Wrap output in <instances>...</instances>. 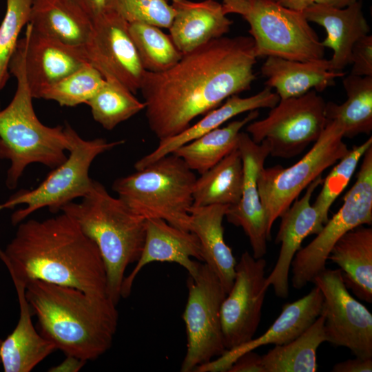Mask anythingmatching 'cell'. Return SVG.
Instances as JSON below:
<instances>
[{"label":"cell","mask_w":372,"mask_h":372,"mask_svg":"<svg viewBox=\"0 0 372 372\" xmlns=\"http://www.w3.org/2000/svg\"><path fill=\"white\" fill-rule=\"evenodd\" d=\"M65 128L70 140L69 156L52 169L34 189L20 191L0 205V209L26 205L25 208L12 214L11 221L14 225L39 209L47 207L51 212L55 213L74 199L83 198L93 184V180L89 176V169L94 158L124 143V141L108 142L101 138L85 140L70 125H66Z\"/></svg>","instance_id":"8"},{"label":"cell","mask_w":372,"mask_h":372,"mask_svg":"<svg viewBox=\"0 0 372 372\" xmlns=\"http://www.w3.org/2000/svg\"><path fill=\"white\" fill-rule=\"evenodd\" d=\"M325 105L315 90L280 99L267 117L247 125V133L256 143H266L269 156L293 158L315 143L325 128Z\"/></svg>","instance_id":"11"},{"label":"cell","mask_w":372,"mask_h":372,"mask_svg":"<svg viewBox=\"0 0 372 372\" xmlns=\"http://www.w3.org/2000/svg\"><path fill=\"white\" fill-rule=\"evenodd\" d=\"M261 72L267 78L266 87L274 89L280 99L300 96L311 90L322 92L344 75L331 71L329 61L324 58L299 61L267 56Z\"/></svg>","instance_id":"25"},{"label":"cell","mask_w":372,"mask_h":372,"mask_svg":"<svg viewBox=\"0 0 372 372\" xmlns=\"http://www.w3.org/2000/svg\"><path fill=\"white\" fill-rule=\"evenodd\" d=\"M229 205H212L190 209L189 231L200 244L203 262L218 276L226 293L235 278L236 260L224 239L223 220Z\"/></svg>","instance_id":"26"},{"label":"cell","mask_w":372,"mask_h":372,"mask_svg":"<svg viewBox=\"0 0 372 372\" xmlns=\"http://www.w3.org/2000/svg\"><path fill=\"white\" fill-rule=\"evenodd\" d=\"M86 103L95 121L107 130L145 109V103L134 96L127 87L112 76Z\"/></svg>","instance_id":"33"},{"label":"cell","mask_w":372,"mask_h":372,"mask_svg":"<svg viewBox=\"0 0 372 372\" xmlns=\"http://www.w3.org/2000/svg\"><path fill=\"white\" fill-rule=\"evenodd\" d=\"M283 6L302 12L307 7L313 4L312 0H278Z\"/></svg>","instance_id":"44"},{"label":"cell","mask_w":372,"mask_h":372,"mask_svg":"<svg viewBox=\"0 0 372 372\" xmlns=\"http://www.w3.org/2000/svg\"><path fill=\"white\" fill-rule=\"evenodd\" d=\"M145 238L141 256L132 271L125 276L121 287V298H127L140 271L152 262H175L184 267L189 276L198 271L203 256L196 235L176 227L161 218L146 219Z\"/></svg>","instance_id":"18"},{"label":"cell","mask_w":372,"mask_h":372,"mask_svg":"<svg viewBox=\"0 0 372 372\" xmlns=\"http://www.w3.org/2000/svg\"><path fill=\"white\" fill-rule=\"evenodd\" d=\"M352 68L350 74L372 76V36L367 34L353 45L351 54Z\"/></svg>","instance_id":"39"},{"label":"cell","mask_w":372,"mask_h":372,"mask_svg":"<svg viewBox=\"0 0 372 372\" xmlns=\"http://www.w3.org/2000/svg\"><path fill=\"white\" fill-rule=\"evenodd\" d=\"M194 172L172 153L136 172L116 179L113 190L145 219L161 218L189 231Z\"/></svg>","instance_id":"6"},{"label":"cell","mask_w":372,"mask_h":372,"mask_svg":"<svg viewBox=\"0 0 372 372\" xmlns=\"http://www.w3.org/2000/svg\"><path fill=\"white\" fill-rule=\"evenodd\" d=\"M358 0H312L313 3L328 6L336 8H344Z\"/></svg>","instance_id":"45"},{"label":"cell","mask_w":372,"mask_h":372,"mask_svg":"<svg viewBox=\"0 0 372 372\" xmlns=\"http://www.w3.org/2000/svg\"><path fill=\"white\" fill-rule=\"evenodd\" d=\"M243 165L238 148L196 178L193 187V206L236 205L241 197Z\"/></svg>","instance_id":"29"},{"label":"cell","mask_w":372,"mask_h":372,"mask_svg":"<svg viewBox=\"0 0 372 372\" xmlns=\"http://www.w3.org/2000/svg\"><path fill=\"white\" fill-rule=\"evenodd\" d=\"M29 23L37 32L73 46H83L92 19L72 0H34Z\"/></svg>","instance_id":"28"},{"label":"cell","mask_w":372,"mask_h":372,"mask_svg":"<svg viewBox=\"0 0 372 372\" xmlns=\"http://www.w3.org/2000/svg\"><path fill=\"white\" fill-rule=\"evenodd\" d=\"M263 258L242 254L235 268V278L220 309V319L227 350L252 338L259 327L267 289Z\"/></svg>","instance_id":"14"},{"label":"cell","mask_w":372,"mask_h":372,"mask_svg":"<svg viewBox=\"0 0 372 372\" xmlns=\"http://www.w3.org/2000/svg\"><path fill=\"white\" fill-rule=\"evenodd\" d=\"M61 211L97 246L105 268L107 294L118 304L125 270L143 251L146 219L95 180L81 203L70 202Z\"/></svg>","instance_id":"4"},{"label":"cell","mask_w":372,"mask_h":372,"mask_svg":"<svg viewBox=\"0 0 372 372\" xmlns=\"http://www.w3.org/2000/svg\"><path fill=\"white\" fill-rule=\"evenodd\" d=\"M258 116V110L249 112L242 119L216 128L179 147L172 153L182 158L190 169L202 174L237 148L242 128Z\"/></svg>","instance_id":"30"},{"label":"cell","mask_w":372,"mask_h":372,"mask_svg":"<svg viewBox=\"0 0 372 372\" xmlns=\"http://www.w3.org/2000/svg\"><path fill=\"white\" fill-rule=\"evenodd\" d=\"M347 95L342 104L326 102L327 121H338L344 129V138L369 134L372 131V76L348 74L342 81Z\"/></svg>","instance_id":"31"},{"label":"cell","mask_w":372,"mask_h":372,"mask_svg":"<svg viewBox=\"0 0 372 372\" xmlns=\"http://www.w3.org/2000/svg\"><path fill=\"white\" fill-rule=\"evenodd\" d=\"M344 129L338 121H327L310 150L297 163L262 167L258 176V193L271 238L274 222L298 198L301 192L349 151L343 141Z\"/></svg>","instance_id":"9"},{"label":"cell","mask_w":372,"mask_h":372,"mask_svg":"<svg viewBox=\"0 0 372 372\" xmlns=\"http://www.w3.org/2000/svg\"><path fill=\"white\" fill-rule=\"evenodd\" d=\"M111 10L129 23L141 22L167 29L174 16L168 0H112Z\"/></svg>","instance_id":"38"},{"label":"cell","mask_w":372,"mask_h":372,"mask_svg":"<svg viewBox=\"0 0 372 372\" xmlns=\"http://www.w3.org/2000/svg\"><path fill=\"white\" fill-rule=\"evenodd\" d=\"M86 361L80 358L66 355V358L59 364L48 370L51 372H77L85 364Z\"/></svg>","instance_id":"43"},{"label":"cell","mask_w":372,"mask_h":372,"mask_svg":"<svg viewBox=\"0 0 372 372\" xmlns=\"http://www.w3.org/2000/svg\"><path fill=\"white\" fill-rule=\"evenodd\" d=\"M372 224V146L364 153L354 185L338 212L324 224L314 239L296 254L291 264L292 285L304 288L326 269L329 254L347 232Z\"/></svg>","instance_id":"10"},{"label":"cell","mask_w":372,"mask_h":372,"mask_svg":"<svg viewBox=\"0 0 372 372\" xmlns=\"http://www.w3.org/2000/svg\"><path fill=\"white\" fill-rule=\"evenodd\" d=\"M0 260L11 277L71 287L108 296L105 265L94 242L68 215L19 223Z\"/></svg>","instance_id":"2"},{"label":"cell","mask_w":372,"mask_h":372,"mask_svg":"<svg viewBox=\"0 0 372 372\" xmlns=\"http://www.w3.org/2000/svg\"><path fill=\"white\" fill-rule=\"evenodd\" d=\"M313 282L323 296L320 315L327 342L357 358H372V314L350 293L341 270L325 269Z\"/></svg>","instance_id":"13"},{"label":"cell","mask_w":372,"mask_h":372,"mask_svg":"<svg viewBox=\"0 0 372 372\" xmlns=\"http://www.w3.org/2000/svg\"><path fill=\"white\" fill-rule=\"evenodd\" d=\"M323 296L315 285L301 298L285 304L279 316L265 333L256 338L227 350L218 358L197 366L195 372H227L234 362L242 354L267 344L281 345L291 342L320 316Z\"/></svg>","instance_id":"20"},{"label":"cell","mask_w":372,"mask_h":372,"mask_svg":"<svg viewBox=\"0 0 372 372\" xmlns=\"http://www.w3.org/2000/svg\"><path fill=\"white\" fill-rule=\"evenodd\" d=\"M1 342H2V340L0 339V347H1ZM0 364H1V360H0Z\"/></svg>","instance_id":"47"},{"label":"cell","mask_w":372,"mask_h":372,"mask_svg":"<svg viewBox=\"0 0 372 372\" xmlns=\"http://www.w3.org/2000/svg\"><path fill=\"white\" fill-rule=\"evenodd\" d=\"M27 81L34 98L46 87L88 63L82 46H73L34 30L30 23L24 37Z\"/></svg>","instance_id":"19"},{"label":"cell","mask_w":372,"mask_h":372,"mask_svg":"<svg viewBox=\"0 0 372 372\" xmlns=\"http://www.w3.org/2000/svg\"><path fill=\"white\" fill-rule=\"evenodd\" d=\"M128 24L113 10L92 19V28L82 46L89 63L103 76L119 81L132 93L140 90L145 70L128 31Z\"/></svg>","instance_id":"15"},{"label":"cell","mask_w":372,"mask_h":372,"mask_svg":"<svg viewBox=\"0 0 372 372\" xmlns=\"http://www.w3.org/2000/svg\"><path fill=\"white\" fill-rule=\"evenodd\" d=\"M19 304V318L13 331L2 340L0 360L4 372H30L56 349L36 331L25 294V283L11 277Z\"/></svg>","instance_id":"24"},{"label":"cell","mask_w":372,"mask_h":372,"mask_svg":"<svg viewBox=\"0 0 372 372\" xmlns=\"http://www.w3.org/2000/svg\"><path fill=\"white\" fill-rule=\"evenodd\" d=\"M21 39L9 63L17 90L8 105L0 110V159L10 161L6 178L10 189L16 187L28 165L38 163L54 169L67 158L65 152L70 147L65 127L45 125L34 112Z\"/></svg>","instance_id":"5"},{"label":"cell","mask_w":372,"mask_h":372,"mask_svg":"<svg viewBox=\"0 0 372 372\" xmlns=\"http://www.w3.org/2000/svg\"><path fill=\"white\" fill-rule=\"evenodd\" d=\"M332 372H371L372 358H360L355 357L354 359L335 364L331 370Z\"/></svg>","instance_id":"41"},{"label":"cell","mask_w":372,"mask_h":372,"mask_svg":"<svg viewBox=\"0 0 372 372\" xmlns=\"http://www.w3.org/2000/svg\"><path fill=\"white\" fill-rule=\"evenodd\" d=\"M237 148L243 165V185L239 202L229 206L225 214L227 221L240 227L248 237L252 256L263 258L267 253V233L265 213L262 205L257 184L260 169L269 156V149L265 143H256L247 132H240Z\"/></svg>","instance_id":"16"},{"label":"cell","mask_w":372,"mask_h":372,"mask_svg":"<svg viewBox=\"0 0 372 372\" xmlns=\"http://www.w3.org/2000/svg\"><path fill=\"white\" fill-rule=\"evenodd\" d=\"M257 57L250 36L222 37L183 54L173 67L145 71L140 90L159 141L175 136L229 96L251 88Z\"/></svg>","instance_id":"1"},{"label":"cell","mask_w":372,"mask_h":372,"mask_svg":"<svg viewBox=\"0 0 372 372\" xmlns=\"http://www.w3.org/2000/svg\"><path fill=\"white\" fill-rule=\"evenodd\" d=\"M92 19L111 10L112 0H72Z\"/></svg>","instance_id":"42"},{"label":"cell","mask_w":372,"mask_h":372,"mask_svg":"<svg viewBox=\"0 0 372 372\" xmlns=\"http://www.w3.org/2000/svg\"><path fill=\"white\" fill-rule=\"evenodd\" d=\"M240 0H223V3H222L223 6H229L231 4H233L234 3H236Z\"/></svg>","instance_id":"46"},{"label":"cell","mask_w":372,"mask_h":372,"mask_svg":"<svg viewBox=\"0 0 372 372\" xmlns=\"http://www.w3.org/2000/svg\"><path fill=\"white\" fill-rule=\"evenodd\" d=\"M172 6L174 16L169 35L182 54L223 37L233 23L215 0H172Z\"/></svg>","instance_id":"22"},{"label":"cell","mask_w":372,"mask_h":372,"mask_svg":"<svg viewBox=\"0 0 372 372\" xmlns=\"http://www.w3.org/2000/svg\"><path fill=\"white\" fill-rule=\"evenodd\" d=\"M328 259L340 267L347 289L372 303V228L360 225L347 232L334 245Z\"/></svg>","instance_id":"27"},{"label":"cell","mask_w":372,"mask_h":372,"mask_svg":"<svg viewBox=\"0 0 372 372\" xmlns=\"http://www.w3.org/2000/svg\"><path fill=\"white\" fill-rule=\"evenodd\" d=\"M128 31L145 71L167 70L183 56L169 35L158 27L134 22L128 24Z\"/></svg>","instance_id":"34"},{"label":"cell","mask_w":372,"mask_h":372,"mask_svg":"<svg viewBox=\"0 0 372 372\" xmlns=\"http://www.w3.org/2000/svg\"><path fill=\"white\" fill-rule=\"evenodd\" d=\"M372 146V137L360 145H355L338 162L329 173L315 202L312 204L324 224L329 220V209L349 184L360 160Z\"/></svg>","instance_id":"36"},{"label":"cell","mask_w":372,"mask_h":372,"mask_svg":"<svg viewBox=\"0 0 372 372\" xmlns=\"http://www.w3.org/2000/svg\"><path fill=\"white\" fill-rule=\"evenodd\" d=\"M279 101L278 95L267 87L251 96L242 98L238 94L229 96L223 104L205 114L196 124L190 125L175 136L159 141L157 147L136 161L134 167L136 170L141 169L158 159L172 154L179 147L220 127L231 118L260 108L271 109Z\"/></svg>","instance_id":"23"},{"label":"cell","mask_w":372,"mask_h":372,"mask_svg":"<svg viewBox=\"0 0 372 372\" xmlns=\"http://www.w3.org/2000/svg\"><path fill=\"white\" fill-rule=\"evenodd\" d=\"M25 294L41 335L65 355L87 362L111 347L118 312L108 296L38 280L25 284Z\"/></svg>","instance_id":"3"},{"label":"cell","mask_w":372,"mask_h":372,"mask_svg":"<svg viewBox=\"0 0 372 372\" xmlns=\"http://www.w3.org/2000/svg\"><path fill=\"white\" fill-rule=\"evenodd\" d=\"M34 0H6L4 17L0 25V90L9 77V63L19 42V36L30 21Z\"/></svg>","instance_id":"37"},{"label":"cell","mask_w":372,"mask_h":372,"mask_svg":"<svg viewBox=\"0 0 372 372\" xmlns=\"http://www.w3.org/2000/svg\"><path fill=\"white\" fill-rule=\"evenodd\" d=\"M322 182V176H318L306 188L303 196L294 200L280 217L281 221L275 243L280 244V249L273 269L266 278V285L271 286L275 295L280 298L289 296L291 264L302 242L307 236L316 235L324 225L311 203L312 194Z\"/></svg>","instance_id":"17"},{"label":"cell","mask_w":372,"mask_h":372,"mask_svg":"<svg viewBox=\"0 0 372 372\" xmlns=\"http://www.w3.org/2000/svg\"><path fill=\"white\" fill-rule=\"evenodd\" d=\"M322 315L299 336L275 347L262 356L265 372H315L317 350L327 342Z\"/></svg>","instance_id":"32"},{"label":"cell","mask_w":372,"mask_h":372,"mask_svg":"<svg viewBox=\"0 0 372 372\" xmlns=\"http://www.w3.org/2000/svg\"><path fill=\"white\" fill-rule=\"evenodd\" d=\"M188 298L183 315L187 333V351L181 372H193L226 351L220 319L227 293L218 276L205 264L188 276Z\"/></svg>","instance_id":"12"},{"label":"cell","mask_w":372,"mask_h":372,"mask_svg":"<svg viewBox=\"0 0 372 372\" xmlns=\"http://www.w3.org/2000/svg\"><path fill=\"white\" fill-rule=\"evenodd\" d=\"M105 81L101 72L88 63L45 88L39 99L54 101L61 106L86 104L103 85Z\"/></svg>","instance_id":"35"},{"label":"cell","mask_w":372,"mask_h":372,"mask_svg":"<svg viewBox=\"0 0 372 372\" xmlns=\"http://www.w3.org/2000/svg\"><path fill=\"white\" fill-rule=\"evenodd\" d=\"M227 372H265L262 356L254 350L240 355Z\"/></svg>","instance_id":"40"},{"label":"cell","mask_w":372,"mask_h":372,"mask_svg":"<svg viewBox=\"0 0 372 372\" xmlns=\"http://www.w3.org/2000/svg\"><path fill=\"white\" fill-rule=\"evenodd\" d=\"M249 24L258 58L277 56L299 61L324 58V48L303 12L287 8L278 0H240L223 6Z\"/></svg>","instance_id":"7"},{"label":"cell","mask_w":372,"mask_h":372,"mask_svg":"<svg viewBox=\"0 0 372 372\" xmlns=\"http://www.w3.org/2000/svg\"><path fill=\"white\" fill-rule=\"evenodd\" d=\"M302 12L309 22L318 24L327 32L322 44L333 50L332 58L329 60L331 70L343 72L351 63L353 45L370 32L362 1L358 0L344 8L313 3Z\"/></svg>","instance_id":"21"}]
</instances>
